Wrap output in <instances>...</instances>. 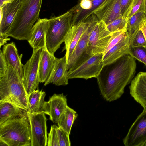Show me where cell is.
<instances>
[{
  "label": "cell",
  "mask_w": 146,
  "mask_h": 146,
  "mask_svg": "<svg viewBox=\"0 0 146 146\" xmlns=\"http://www.w3.org/2000/svg\"><path fill=\"white\" fill-rule=\"evenodd\" d=\"M31 126V146H46L47 119L43 112H27Z\"/></svg>",
  "instance_id": "obj_10"
},
{
  "label": "cell",
  "mask_w": 146,
  "mask_h": 146,
  "mask_svg": "<svg viewBox=\"0 0 146 146\" xmlns=\"http://www.w3.org/2000/svg\"><path fill=\"white\" fill-rule=\"evenodd\" d=\"M45 92L36 90L31 93L28 97L29 111L31 113L44 112Z\"/></svg>",
  "instance_id": "obj_24"
},
{
  "label": "cell",
  "mask_w": 146,
  "mask_h": 146,
  "mask_svg": "<svg viewBox=\"0 0 146 146\" xmlns=\"http://www.w3.org/2000/svg\"><path fill=\"white\" fill-rule=\"evenodd\" d=\"M130 36L128 33L116 44L103 55L104 66L109 64L127 54L130 47Z\"/></svg>",
  "instance_id": "obj_19"
},
{
  "label": "cell",
  "mask_w": 146,
  "mask_h": 146,
  "mask_svg": "<svg viewBox=\"0 0 146 146\" xmlns=\"http://www.w3.org/2000/svg\"><path fill=\"white\" fill-rule=\"evenodd\" d=\"M42 0H21L19 9L7 33L9 36L28 41L34 23L40 19Z\"/></svg>",
  "instance_id": "obj_2"
},
{
  "label": "cell",
  "mask_w": 146,
  "mask_h": 146,
  "mask_svg": "<svg viewBox=\"0 0 146 146\" xmlns=\"http://www.w3.org/2000/svg\"><path fill=\"white\" fill-rule=\"evenodd\" d=\"M144 23H145V25H146V19H145L144 20Z\"/></svg>",
  "instance_id": "obj_41"
},
{
  "label": "cell",
  "mask_w": 146,
  "mask_h": 146,
  "mask_svg": "<svg viewBox=\"0 0 146 146\" xmlns=\"http://www.w3.org/2000/svg\"><path fill=\"white\" fill-rule=\"evenodd\" d=\"M129 54L146 65V47L130 46Z\"/></svg>",
  "instance_id": "obj_28"
},
{
  "label": "cell",
  "mask_w": 146,
  "mask_h": 146,
  "mask_svg": "<svg viewBox=\"0 0 146 146\" xmlns=\"http://www.w3.org/2000/svg\"><path fill=\"white\" fill-rule=\"evenodd\" d=\"M135 58L127 54L103 66L96 78L101 95L107 101L119 98L126 86L131 83L136 72Z\"/></svg>",
  "instance_id": "obj_1"
},
{
  "label": "cell",
  "mask_w": 146,
  "mask_h": 146,
  "mask_svg": "<svg viewBox=\"0 0 146 146\" xmlns=\"http://www.w3.org/2000/svg\"><path fill=\"white\" fill-rule=\"evenodd\" d=\"M85 20L87 23L85 30L73 53L67 60L68 71L73 69L90 57L86 54L88 40L92 30L99 20L94 14Z\"/></svg>",
  "instance_id": "obj_7"
},
{
  "label": "cell",
  "mask_w": 146,
  "mask_h": 146,
  "mask_svg": "<svg viewBox=\"0 0 146 146\" xmlns=\"http://www.w3.org/2000/svg\"><path fill=\"white\" fill-rule=\"evenodd\" d=\"M56 129L59 146H70V135L58 126H56Z\"/></svg>",
  "instance_id": "obj_31"
},
{
  "label": "cell",
  "mask_w": 146,
  "mask_h": 146,
  "mask_svg": "<svg viewBox=\"0 0 146 146\" xmlns=\"http://www.w3.org/2000/svg\"><path fill=\"white\" fill-rule=\"evenodd\" d=\"M48 19H39L33 25L27 41L33 50L46 48V35Z\"/></svg>",
  "instance_id": "obj_16"
},
{
  "label": "cell",
  "mask_w": 146,
  "mask_h": 146,
  "mask_svg": "<svg viewBox=\"0 0 146 146\" xmlns=\"http://www.w3.org/2000/svg\"><path fill=\"white\" fill-rule=\"evenodd\" d=\"M56 59L46 48L41 49L39 66L40 82H45L49 78L54 68Z\"/></svg>",
  "instance_id": "obj_22"
},
{
  "label": "cell",
  "mask_w": 146,
  "mask_h": 146,
  "mask_svg": "<svg viewBox=\"0 0 146 146\" xmlns=\"http://www.w3.org/2000/svg\"><path fill=\"white\" fill-rule=\"evenodd\" d=\"M99 21L107 25L122 16L121 0H105L94 12Z\"/></svg>",
  "instance_id": "obj_12"
},
{
  "label": "cell",
  "mask_w": 146,
  "mask_h": 146,
  "mask_svg": "<svg viewBox=\"0 0 146 146\" xmlns=\"http://www.w3.org/2000/svg\"><path fill=\"white\" fill-rule=\"evenodd\" d=\"M14 0H5L3 4L4 3L11 2L13 1Z\"/></svg>",
  "instance_id": "obj_37"
},
{
  "label": "cell",
  "mask_w": 146,
  "mask_h": 146,
  "mask_svg": "<svg viewBox=\"0 0 146 146\" xmlns=\"http://www.w3.org/2000/svg\"><path fill=\"white\" fill-rule=\"evenodd\" d=\"M28 95L23 80L11 66L0 78V102H6L28 111Z\"/></svg>",
  "instance_id": "obj_3"
},
{
  "label": "cell",
  "mask_w": 146,
  "mask_h": 146,
  "mask_svg": "<svg viewBox=\"0 0 146 146\" xmlns=\"http://www.w3.org/2000/svg\"><path fill=\"white\" fill-rule=\"evenodd\" d=\"M146 19L144 12H137L131 17L128 20L127 29L130 36L136 31L140 28L141 25Z\"/></svg>",
  "instance_id": "obj_26"
},
{
  "label": "cell",
  "mask_w": 146,
  "mask_h": 146,
  "mask_svg": "<svg viewBox=\"0 0 146 146\" xmlns=\"http://www.w3.org/2000/svg\"><path fill=\"white\" fill-rule=\"evenodd\" d=\"M41 51L40 49L33 50L30 58L23 65V83L28 96L39 89V66Z\"/></svg>",
  "instance_id": "obj_8"
},
{
  "label": "cell",
  "mask_w": 146,
  "mask_h": 146,
  "mask_svg": "<svg viewBox=\"0 0 146 146\" xmlns=\"http://www.w3.org/2000/svg\"><path fill=\"white\" fill-rule=\"evenodd\" d=\"M66 96L63 93L54 94L48 101L45 102L44 113L49 116V119L57 124L61 114L68 106Z\"/></svg>",
  "instance_id": "obj_14"
},
{
  "label": "cell",
  "mask_w": 146,
  "mask_h": 146,
  "mask_svg": "<svg viewBox=\"0 0 146 146\" xmlns=\"http://www.w3.org/2000/svg\"><path fill=\"white\" fill-rule=\"evenodd\" d=\"M56 125H53L51 126L49 133L47 138V146H59Z\"/></svg>",
  "instance_id": "obj_32"
},
{
  "label": "cell",
  "mask_w": 146,
  "mask_h": 146,
  "mask_svg": "<svg viewBox=\"0 0 146 146\" xmlns=\"http://www.w3.org/2000/svg\"><path fill=\"white\" fill-rule=\"evenodd\" d=\"M0 142L7 146H31V126L27 113L0 125Z\"/></svg>",
  "instance_id": "obj_4"
},
{
  "label": "cell",
  "mask_w": 146,
  "mask_h": 146,
  "mask_svg": "<svg viewBox=\"0 0 146 146\" xmlns=\"http://www.w3.org/2000/svg\"><path fill=\"white\" fill-rule=\"evenodd\" d=\"M140 28L142 31L146 40V25L144 22L140 26Z\"/></svg>",
  "instance_id": "obj_36"
},
{
  "label": "cell",
  "mask_w": 146,
  "mask_h": 146,
  "mask_svg": "<svg viewBox=\"0 0 146 146\" xmlns=\"http://www.w3.org/2000/svg\"><path fill=\"white\" fill-rule=\"evenodd\" d=\"M103 56V53H99L89 57L73 69L68 71V79L96 78L104 66Z\"/></svg>",
  "instance_id": "obj_9"
},
{
  "label": "cell",
  "mask_w": 146,
  "mask_h": 146,
  "mask_svg": "<svg viewBox=\"0 0 146 146\" xmlns=\"http://www.w3.org/2000/svg\"><path fill=\"white\" fill-rule=\"evenodd\" d=\"M27 112L11 103L0 102V125L21 116L27 113Z\"/></svg>",
  "instance_id": "obj_23"
},
{
  "label": "cell",
  "mask_w": 146,
  "mask_h": 146,
  "mask_svg": "<svg viewBox=\"0 0 146 146\" xmlns=\"http://www.w3.org/2000/svg\"><path fill=\"white\" fill-rule=\"evenodd\" d=\"M146 140V111H143L123 140L125 146H142Z\"/></svg>",
  "instance_id": "obj_11"
},
{
  "label": "cell",
  "mask_w": 146,
  "mask_h": 146,
  "mask_svg": "<svg viewBox=\"0 0 146 146\" xmlns=\"http://www.w3.org/2000/svg\"><path fill=\"white\" fill-rule=\"evenodd\" d=\"M105 0H78L71 8L73 15L72 25L85 20Z\"/></svg>",
  "instance_id": "obj_13"
},
{
  "label": "cell",
  "mask_w": 146,
  "mask_h": 146,
  "mask_svg": "<svg viewBox=\"0 0 146 146\" xmlns=\"http://www.w3.org/2000/svg\"><path fill=\"white\" fill-rule=\"evenodd\" d=\"M78 116L77 112L68 106L58 120V127L70 135L72 126Z\"/></svg>",
  "instance_id": "obj_25"
},
{
  "label": "cell",
  "mask_w": 146,
  "mask_h": 146,
  "mask_svg": "<svg viewBox=\"0 0 146 146\" xmlns=\"http://www.w3.org/2000/svg\"><path fill=\"white\" fill-rule=\"evenodd\" d=\"M5 0H0V7H1L3 4Z\"/></svg>",
  "instance_id": "obj_38"
},
{
  "label": "cell",
  "mask_w": 146,
  "mask_h": 146,
  "mask_svg": "<svg viewBox=\"0 0 146 146\" xmlns=\"http://www.w3.org/2000/svg\"><path fill=\"white\" fill-rule=\"evenodd\" d=\"M7 34L2 35L0 34V47L6 44L7 41L10 40Z\"/></svg>",
  "instance_id": "obj_35"
},
{
  "label": "cell",
  "mask_w": 146,
  "mask_h": 146,
  "mask_svg": "<svg viewBox=\"0 0 146 146\" xmlns=\"http://www.w3.org/2000/svg\"><path fill=\"white\" fill-rule=\"evenodd\" d=\"M129 88L131 96L146 111V72L139 73L131 81Z\"/></svg>",
  "instance_id": "obj_17"
},
{
  "label": "cell",
  "mask_w": 146,
  "mask_h": 146,
  "mask_svg": "<svg viewBox=\"0 0 146 146\" xmlns=\"http://www.w3.org/2000/svg\"><path fill=\"white\" fill-rule=\"evenodd\" d=\"M21 0H14L0 7V34H7L20 8Z\"/></svg>",
  "instance_id": "obj_15"
},
{
  "label": "cell",
  "mask_w": 146,
  "mask_h": 146,
  "mask_svg": "<svg viewBox=\"0 0 146 146\" xmlns=\"http://www.w3.org/2000/svg\"><path fill=\"white\" fill-rule=\"evenodd\" d=\"M105 23L98 21L90 33L87 45L86 54L89 56L103 54L112 37Z\"/></svg>",
  "instance_id": "obj_6"
},
{
  "label": "cell",
  "mask_w": 146,
  "mask_h": 146,
  "mask_svg": "<svg viewBox=\"0 0 146 146\" xmlns=\"http://www.w3.org/2000/svg\"><path fill=\"white\" fill-rule=\"evenodd\" d=\"M134 0H121V12L123 18L126 19L130 7Z\"/></svg>",
  "instance_id": "obj_33"
},
{
  "label": "cell",
  "mask_w": 146,
  "mask_h": 146,
  "mask_svg": "<svg viewBox=\"0 0 146 146\" xmlns=\"http://www.w3.org/2000/svg\"><path fill=\"white\" fill-rule=\"evenodd\" d=\"M68 72L66 55L61 58H56L54 68L49 77L44 82V86L50 83L56 86L68 84Z\"/></svg>",
  "instance_id": "obj_18"
},
{
  "label": "cell",
  "mask_w": 146,
  "mask_h": 146,
  "mask_svg": "<svg viewBox=\"0 0 146 146\" xmlns=\"http://www.w3.org/2000/svg\"><path fill=\"white\" fill-rule=\"evenodd\" d=\"M73 12L70 9L65 13L48 19L46 35V47L48 52L54 55L64 42L72 26Z\"/></svg>",
  "instance_id": "obj_5"
},
{
  "label": "cell",
  "mask_w": 146,
  "mask_h": 146,
  "mask_svg": "<svg viewBox=\"0 0 146 146\" xmlns=\"http://www.w3.org/2000/svg\"><path fill=\"white\" fill-rule=\"evenodd\" d=\"M2 52L7 65L12 67L23 81V64L21 63L22 54L19 55L13 42L4 45Z\"/></svg>",
  "instance_id": "obj_20"
},
{
  "label": "cell",
  "mask_w": 146,
  "mask_h": 146,
  "mask_svg": "<svg viewBox=\"0 0 146 146\" xmlns=\"http://www.w3.org/2000/svg\"><path fill=\"white\" fill-rule=\"evenodd\" d=\"M145 0H134L127 14L126 19H128L135 13L145 11Z\"/></svg>",
  "instance_id": "obj_30"
},
{
  "label": "cell",
  "mask_w": 146,
  "mask_h": 146,
  "mask_svg": "<svg viewBox=\"0 0 146 146\" xmlns=\"http://www.w3.org/2000/svg\"><path fill=\"white\" fill-rule=\"evenodd\" d=\"M130 45L131 46L146 47V40L144 34L140 28L130 36Z\"/></svg>",
  "instance_id": "obj_27"
},
{
  "label": "cell",
  "mask_w": 146,
  "mask_h": 146,
  "mask_svg": "<svg viewBox=\"0 0 146 146\" xmlns=\"http://www.w3.org/2000/svg\"><path fill=\"white\" fill-rule=\"evenodd\" d=\"M7 68V65L3 55L2 51L0 53V78L3 77L5 74Z\"/></svg>",
  "instance_id": "obj_34"
},
{
  "label": "cell",
  "mask_w": 146,
  "mask_h": 146,
  "mask_svg": "<svg viewBox=\"0 0 146 146\" xmlns=\"http://www.w3.org/2000/svg\"><path fill=\"white\" fill-rule=\"evenodd\" d=\"M127 21L122 17L106 25L107 28L109 31L112 33L127 28Z\"/></svg>",
  "instance_id": "obj_29"
},
{
  "label": "cell",
  "mask_w": 146,
  "mask_h": 146,
  "mask_svg": "<svg viewBox=\"0 0 146 146\" xmlns=\"http://www.w3.org/2000/svg\"><path fill=\"white\" fill-rule=\"evenodd\" d=\"M144 13L146 16V0H145V9Z\"/></svg>",
  "instance_id": "obj_39"
},
{
  "label": "cell",
  "mask_w": 146,
  "mask_h": 146,
  "mask_svg": "<svg viewBox=\"0 0 146 146\" xmlns=\"http://www.w3.org/2000/svg\"><path fill=\"white\" fill-rule=\"evenodd\" d=\"M142 146H146V140L143 144Z\"/></svg>",
  "instance_id": "obj_40"
},
{
  "label": "cell",
  "mask_w": 146,
  "mask_h": 146,
  "mask_svg": "<svg viewBox=\"0 0 146 146\" xmlns=\"http://www.w3.org/2000/svg\"><path fill=\"white\" fill-rule=\"evenodd\" d=\"M86 20L72 25L66 38L64 42L65 54L67 60L73 53L78 41L83 34L86 25Z\"/></svg>",
  "instance_id": "obj_21"
}]
</instances>
